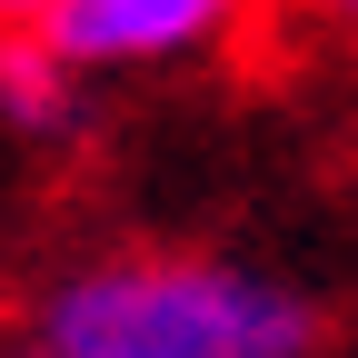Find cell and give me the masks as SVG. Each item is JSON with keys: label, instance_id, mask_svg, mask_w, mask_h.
<instances>
[{"label": "cell", "instance_id": "cell-1", "mask_svg": "<svg viewBox=\"0 0 358 358\" xmlns=\"http://www.w3.org/2000/svg\"><path fill=\"white\" fill-rule=\"evenodd\" d=\"M50 358H319V308L239 259H100L40 299Z\"/></svg>", "mask_w": 358, "mask_h": 358}, {"label": "cell", "instance_id": "cell-2", "mask_svg": "<svg viewBox=\"0 0 358 358\" xmlns=\"http://www.w3.org/2000/svg\"><path fill=\"white\" fill-rule=\"evenodd\" d=\"M249 0H50L30 20L40 50H60L70 70H129V60H179L219 40Z\"/></svg>", "mask_w": 358, "mask_h": 358}, {"label": "cell", "instance_id": "cell-3", "mask_svg": "<svg viewBox=\"0 0 358 358\" xmlns=\"http://www.w3.org/2000/svg\"><path fill=\"white\" fill-rule=\"evenodd\" d=\"M0 120L30 140H70L80 129V70L60 50H40L30 30H0Z\"/></svg>", "mask_w": 358, "mask_h": 358}, {"label": "cell", "instance_id": "cell-4", "mask_svg": "<svg viewBox=\"0 0 358 358\" xmlns=\"http://www.w3.org/2000/svg\"><path fill=\"white\" fill-rule=\"evenodd\" d=\"M40 10H50V0H0V30H30Z\"/></svg>", "mask_w": 358, "mask_h": 358}, {"label": "cell", "instance_id": "cell-5", "mask_svg": "<svg viewBox=\"0 0 358 358\" xmlns=\"http://www.w3.org/2000/svg\"><path fill=\"white\" fill-rule=\"evenodd\" d=\"M0 358H50V348H40V338H0Z\"/></svg>", "mask_w": 358, "mask_h": 358}, {"label": "cell", "instance_id": "cell-6", "mask_svg": "<svg viewBox=\"0 0 358 358\" xmlns=\"http://www.w3.org/2000/svg\"><path fill=\"white\" fill-rule=\"evenodd\" d=\"M319 10H338V20H348V0H319Z\"/></svg>", "mask_w": 358, "mask_h": 358}]
</instances>
